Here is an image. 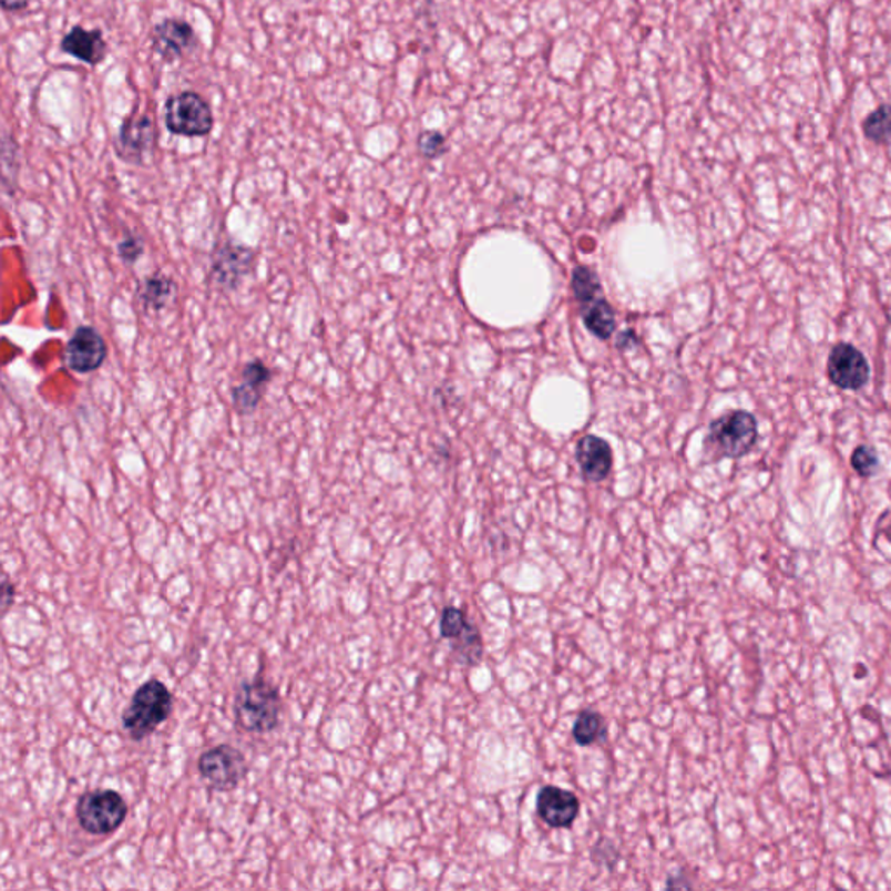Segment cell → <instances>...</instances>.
<instances>
[{
    "mask_svg": "<svg viewBox=\"0 0 891 891\" xmlns=\"http://www.w3.org/2000/svg\"><path fill=\"white\" fill-rule=\"evenodd\" d=\"M469 616L462 610L448 606L441 613V636L444 639H457L470 627Z\"/></svg>",
    "mask_w": 891,
    "mask_h": 891,
    "instance_id": "obj_22",
    "label": "cell"
},
{
    "mask_svg": "<svg viewBox=\"0 0 891 891\" xmlns=\"http://www.w3.org/2000/svg\"><path fill=\"white\" fill-rule=\"evenodd\" d=\"M158 130L155 117L151 114L133 112L122 121L119 130L115 151L122 161L131 164H142L145 155L154 152L157 146Z\"/></svg>",
    "mask_w": 891,
    "mask_h": 891,
    "instance_id": "obj_7",
    "label": "cell"
},
{
    "mask_svg": "<svg viewBox=\"0 0 891 891\" xmlns=\"http://www.w3.org/2000/svg\"><path fill=\"white\" fill-rule=\"evenodd\" d=\"M197 768L209 789L228 792L239 786L247 771V761L239 749L222 744L203 752Z\"/></svg>",
    "mask_w": 891,
    "mask_h": 891,
    "instance_id": "obj_6",
    "label": "cell"
},
{
    "mask_svg": "<svg viewBox=\"0 0 891 891\" xmlns=\"http://www.w3.org/2000/svg\"><path fill=\"white\" fill-rule=\"evenodd\" d=\"M151 42L155 54L167 63H173L188 53L197 39L188 21L182 18H166L152 29Z\"/></svg>",
    "mask_w": 891,
    "mask_h": 891,
    "instance_id": "obj_11",
    "label": "cell"
},
{
    "mask_svg": "<svg viewBox=\"0 0 891 891\" xmlns=\"http://www.w3.org/2000/svg\"><path fill=\"white\" fill-rule=\"evenodd\" d=\"M272 380V369L264 361L255 359L247 362L240 373V383L232 389V401L239 414H249L264 399V390Z\"/></svg>",
    "mask_w": 891,
    "mask_h": 891,
    "instance_id": "obj_13",
    "label": "cell"
},
{
    "mask_svg": "<svg viewBox=\"0 0 891 891\" xmlns=\"http://www.w3.org/2000/svg\"><path fill=\"white\" fill-rule=\"evenodd\" d=\"M606 735L603 716L596 710H582L573 725V738L582 747L592 746Z\"/></svg>",
    "mask_w": 891,
    "mask_h": 891,
    "instance_id": "obj_18",
    "label": "cell"
},
{
    "mask_svg": "<svg viewBox=\"0 0 891 891\" xmlns=\"http://www.w3.org/2000/svg\"><path fill=\"white\" fill-rule=\"evenodd\" d=\"M32 0H0V8L6 12H20L29 8Z\"/></svg>",
    "mask_w": 891,
    "mask_h": 891,
    "instance_id": "obj_26",
    "label": "cell"
},
{
    "mask_svg": "<svg viewBox=\"0 0 891 891\" xmlns=\"http://www.w3.org/2000/svg\"><path fill=\"white\" fill-rule=\"evenodd\" d=\"M582 320L588 331L600 340H608L615 331V313L603 295L582 305Z\"/></svg>",
    "mask_w": 891,
    "mask_h": 891,
    "instance_id": "obj_17",
    "label": "cell"
},
{
    "mask_svg": "<svg viewBox=\"0 0 891 891\" xmlns=\"http://www.w3.org/2000/svg\"><path fill=\"white\" fill-rule=\"evenodd\" d=\"M143 252H145V244H143L139 235L131 234V232L124 235V239H122L117 246L119 256H121L122 262L127 265L136 264L140 256L143 255Z\"/></svg>",
    "mask_w": 891,
    "mask_h": 891,
    "instance_id": "obj_25",
    "label": "cell"
},
{
    "mask_svg": "<svg viewBox=\"0 0 891 891\" xmlns=\"http://www.w3.org/2000/svg\"><path fill=\"white\" fill-rule=\"evenodd\" d=\"M79 826L88 834L106 836L117 831L127 817V805L112 789L90 790L78 802Z\"/></svg>",
    "mask_w": 891,
    "mask_h": 891,
    "instance_id": "obj_5",
    "label": "cell"
},
{
    "mask_svg": "<svg viewBox=\"0 0 891 891\" xmlns=\"http://www.w3.org/2000/svg\"><path fill=\"white\" fill-rule=\"evenodd\" d=\"M176 291L178 288H176L175 280L163 274H155L143 280L140 286V304L146 313H158L166 308L171 300H175Z\"/></svg>",
    "mask_w": 891,
    "mask_h": 891,
    "instance_id": "obj_16",
    "label": "cell"
},
{
    "mask_svg": "<svg viewBox=\"0 0 891 891\" xmlns=\"http://www.w3.org/2000/svg\"><path fill=\"white\" fill-rule=\"evenodd\" d=\"M851 467L856 470L860 478H872L880 469V458L878 453L872 450L871 445H859L851 453Z\"/></svg>",
    "mask_w": 891,
    "mask_h": 891,
    "instance_id": "obj_23",
    "label": "cell"
},
{
    "mask_svg": "<svg viewBox=\"0 0 891 891\" xmlns=\"http://www.w3.org/2000/svg\"><path fill=\"white\" fill-rule=\"evenodd\" d=\"M66 365L75 373H94L109 356L105 338L93 326H79L66 345Z\"/></svg>",
    "mask_w": 891,
    "mask_h": 891,
    "instance_id": "obj_9",
    "label": "cell"
},
{
    "mask_svg": "<svg viewBox=\"0 0 891 891\" xmlns=\"http://www.w3.org/2000/svg\"><path fill=\"white\" fill-rule=\"evenodd\" d=\"M827 377L843 390H860L871 378V368L863 354L850 344H838L829 354Z\"/></svg>",
    "mask_w": 891,
    "mask_h": 891,
    "instance_id": "obj_8",
    "label": "cell"
},
{
    "mask_svg": "<svg viewBox=\"0 0 891 891\" xmlns=\"http://www.w3.org/2000/svg\"><path fill=\"white\" fill-rule=\"evenodd\" d=\"M12 596H14V587H12L11 584H8V582H6L4 596H2V600H4V608H8L9 603H11V601L14 600V597Z\"/></svg>",
    "mask_w": 891,
    "mask_h": 891,
    "instance_id": "obj_28",
    "label": "cell"
},
{
    "mask_svg": "<svg viewBox=\"0 0 891 891\" xmlns=\"http://www.w3.org/2000/svg\"><path fill=\"white\" fill-rule=\"evenodd\" d=\"M255 253L239 244L225 243L216 249L212 264V283L225 291L239 288L252 272Z\"/></svg>",
    "mask_w": 891,
    "mask_h": 891,
    "instance_id": "obj_10",
    "label": "cell"
},
{
    "mask_svg": "<svg viewBox=\"0 0 891 891\" xmlns=\"http://www.w3.org/2000/svg\"><path fill=\"white\" fill-rule=\"evenodd\" d=\"M418 151L427 158L439 157L445 152V139L438 131H426L418 139Z\"/></svg>",
    "mask_w": 891,
    "mask_h": 891,
    "instance_id": "obj_24",
    "label": "cell"
},
{
    "mask_svg": "<svg viewBox=\"0 0 891 891\" xmlns=\"http://www.w3.org/2000/svg\"><path fill=\"white\" fill-rule=\"evenodd\" d=\"M576 460L585 481L601 482L608 478L613 467V453L608 442L596 436H585L576 444Z\"/></svg>",
    "mask_w": 891,
    "mask_h": 891,
    "instance_id": "obj_15",
    "label": "cell"
},
{
    "mask_svg": "<svg viewBox=\"0 0 891 891\" xmlns=\"http://www.w3.org/2000/svg\"><path fill=\"white\" fill-rule=\"evenodd\" d=\"M164 122L170 133L185 139H203L215 126L212 105L194 91H182L164 103Z\"/></svg>",
    "mask_w": 891,
    "mask_h": 891,
    "instance_id": "obj_4",
    "label": "cell"
},
{
    "mask_svg": "<svg viewBox=\"0 0 891 891\" xmlns=\"http://www.w3.org/2000/svg\"><path fill=\"white\" fill-rule=\"evenodd\" d=\"M173 693L158 679H148L134 692L130 705L122 713V728L133 740L151 737L173 713Z\"/></svg>",
    "mask_w": 891,
    "mask_h": 891,
    "instance_id": "obj_1",
    "label": "cell"
},
{
    "mask_svg": "<svg viewBox=\"0 0 891 891\" xmlns=\"http://www.w3.org/2000/svg\"><path fill=\"white\" fill-rule=\"evenodd\" d=\"M451 648H453V658L458 664L467 665V667L478 665L482 658V637L478 627L470 625L462 636L451 641Z\"/></svg>",
    "mask_w": 891,
    "mask_h": 891,
    "instance_id": "obj_20",
    "label": "cell"
},
{
    "mask_svg": "<svg viewBox=\"0 0 891 891\" xmlns=\"http://www.w3.org/2000/svg\"><path fill=\"white\" fill-rule=\"evenodd\" d=\"M283 700L268 680H247L235 695V721L249 734H268L279 725Z\"/></svg>",
    "mask_w": 891,
    "mask_h": 891,
    "instance_id": "obj_2",
    "label": "cell"
},
{
    "mask_svg": "<svg viewBox=\"0 0 891 891\" xmlns=\"http://www.w3.org/2000/svg\"><path fill=\"white\" fill-rule=\"evenodd\" d=\"M667 888H692V883L683 881V875H670L667 880Z\"/></svg>",
    "mask_w": 891,
    "mask_h": 891,
    "instance_id": "obj_27",
    "label": "cell"
},
{
    "mask_svg": "<svg viewBox=\"0 0 891 891\" xmlns=\"http://www.w3.org/2000/svg\"><path fill=\"white\" fill-rule=\"evenodd\" d=\"M60 49L69 57L91 66L103 63L106 60V54H109V44H106L102 30H85L81 24H75L61 39Z\"/></svg>",
    "mask_w": 891,
    "mask_h": 891,
    "instance_id": "obj_14",
    "label": "cell"
},
{
    "mask_svg": "<svg viewBox=\"0 0 891 891\" xmlns=\"http://www.w3.org/2000/svg\"><path fill=\"white\" fill-rule=\"evenodd\" d=\"M572 286L580 305L587 304V301L603 295V288H601L596 272H592L591 268L584 267V265H580L573 272Z\"/></svg>",
    "mask_w": 891,
    "mask_h": 891,
    "instance_id": "obj_21",
    "label": "cell"
},
{
    "mask_svg": "<svg viewBox=\"0 0 891 891\" xmlns=\"http://www.w3.org/2000/svg\"><path fill=\"white\" fill-rule=\"evenodd\" d=\"M863 136L875 145L891 143V105L878 106L862 122Z\"/></svg>",
    "mask_w": 891,
    "mask_h": 891,
    "instance_id": "obj_19",
    "label": "cell"
},
{
    "mask_svg": "<svg viewBox=\"0 0 891 891\" xmlns=\"http://www.w3.org/2000/svg\"><path fill=\"white\" fill-rule=\"evenodd\" d=\"M536 811L547 826L554 829H567L578 817L580 801L570 790L545 786L536 796Z\"/></svg>",
    "mask_w": 891,
    "mask_h": 891,
    "instance_id": "obj_12",
    "label": "cell"
},
{
    "mask_svg": "<svg viewBox=\"0 0 891 891\" xmlns=\"http://www.w3.org/2000/svg\"><path fill=\"white\" fill-rule=\"evenodd\" d=\"M758 422L747 411H729L710 423L705 451L714 458L746 457L758 441Z\"/></svg>",
    "mask_w": 891,
    "mask_h": 891,
    "instance_id": "obj_3",
    "label": "cell"
}]
</instances>
